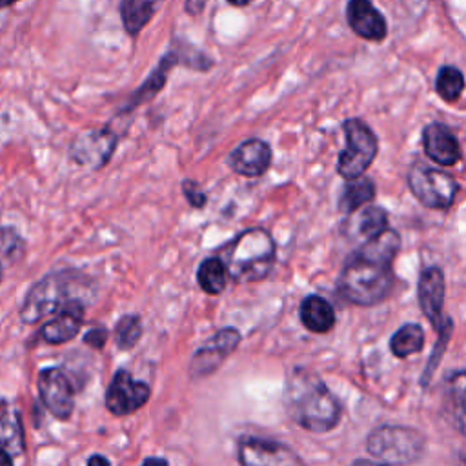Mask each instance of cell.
Here are the masks:
<instances>
[{
  "label": "cell",
  "mask_w": 466,
  "mask_h": 466,
  "mask_svg": "<svg viewBox=\"0 0 466 466\" xmlns=\"http://www.w3.org/2000/svg\"><path fill=\"white\" fill-rule=\"evenodd\" d=\"M399 248L400 237L390 228L366 238L360 248L348 257L340 271V295L355 306H375L386 300L393 288L391 262Z\"/></svg>",
  "instance_id": "6da1fadb"
},
{
  "label": "cell",
  "mask_w": 466,
  "mask_h": 466,
  "mask_svg": "<svg viewBox=\"0 0 466 466\" xmlns=\"http://www.w3.org/2000/svg\"><path fill=\"white\" fill-rule=\"evenodd\" d=\"M284 408L297 426L311 433L331 431L342 415L339 399L317 373L306 368H293L288 375Z\"/></svg>",
  "instance_id": "7a4b0ae2"
},
{
  "label": "cell",
  "mask_w": 466,
  "mask_h": 466,
  "mask_svg": "<svg viewBox=\"0 0 466 466\" xmlns=\"http://www.w3.org/2000/svg\"><path fill=\"white\" fill-rule=\"evenodd\" d=\"M275 257L277 248L271 235L262 228H249L224 248L222 262L235 282H258L273 269Z\"/></svg>",
  "instance_id": "3957f363"
},
{
  "label": "cell",
  "mask_w": 466,
  "mask_h": 466,
  "mask_svg": "<svg viewBox=\"0 0 466 466\" xmlns=\"http://www.w3.org/2000/svg\"><path fill=\"white\" fill-rule=\"evenodd\" d=\"M80 277L73 271H56L35 282L20 306L22 322L36 324L58 311L67 300L78 299L75 291L82 288Z\"/></svg>",
  "instance_id": "277c9868"
},
{
  "label": "cell",
  "mask_w": 466,
  "mask_h": 466,
  "mask_svg": "<svg viewBox=\"0 0 466 466\" xmlns=\"http://www.w3.org/2000/svg\"><path fill=\"white\" fill-rule=\"evenodd\" d=\"M424 435L408 426L384 424L375 428L366 441L368 453L388 464H410L422 457L424 453Z\"/></svg>",
  "instance_id": "5b68a950"
},
{
  "label": "cell",
  "mask_w": 466,
  "mask_h": 466,
  "mask_svg": "<svg viewBox=\"0 0 466 466\" xmlns=\"http://www.w3.org/2000/svg\"><path fill=\"white\" fill-rule=\"evenodd\" d=\"M344 129V149L339 155L337 171L342 178H355L364 175L366 169L373 164L379 140L371 127L360 118H348L342 124Z\"/></svg>",
  "instance_id": "8992f818"
},
{
  "label": "cell",
  "mask_w": 466,
  "mask_h": 466,
  "mask_svg": "<svg viewBox=\"0 0 466 466\" xmlns=\"http://www.w3.org/2000/svg\"><path fill=\"white\" fill-rule=\"evenodd\" d=\"M408 187L411 195L426 208L448 209L459 195V182L446 171L415 164L408 171Z\"/></svg>",
  "instance_id": "52a82bcc"
},
{
  "label": "cell",
  "mask_w": 466,
  "mask_h": 466,
  "mask_svg": "<svg viewBox=\"0 0 466 466\" xmlns=\"http://www.w3.org/2000/svg\"><path fill=\"white\" fill-rule=\"evenodd\" d=\"M240 344V333L235 328H222L208 339L189 359V377L193 380L209 377Z\"/></svg>",
  "instance_id": "ba28073f"
},
{
  "label": "cell",
  "mask_w": 466,
  "mask_h": 466,
  "mask_svg": "<svg viewBox=\"0 0 466 466\" xmlns=\"http://www.w3.org/2000/svg\"><path fill=\"white\" fill-rule=\"evenodd\" d=\"M116 142L118 137L111 129H86L73 138L69 146V157L78 166L87 169H100L113 157Z\"/></svg>",
  "instance_id": "9c48e42d"
},
{
  "label": "cell",
  "mask_w": 466,
  "mask_h": 466,
  "mask_svg": "<svg viewBox=\"0 0 466 466\" xmlns=\"http://www.w3.org/2000/svg\"><path fill=\"white\" fill-rule=\"evenodd\" d=\"M40 400L46 410L58 420H67L75 410V390L60 368H44L36 380Z\"/></svg>",
  "instance_id": "30bf717a"
},
{
  "label": "cell",
  "mask_w": 466,
  "mask_h": 466,
  "mask_svg": "<svg viewBox=\"0 0 466 466\" xmlns=\"http://www.w3.org/2000/svg\"><path fill=\"white\" fill-rule=\"evenodd\" d=\"M149 400V386L135 380L127 370H118L106 391V408L115 417H126Z\"/></svg>",
  "instance_id": "8fae6325"
},
{
  "label": "cell",
  "mask_w": 466,
  "mask_h": 466,
  "mask_svg": "<svg viewBox=\"0 0 466 466\" xmlns=\"http://www.w3.org/2000/svg\"><path fill=\"white\" fill-rule=\"evenodd\" d=\"M238 462L244 466L300 464L302 459L284 442L264 437H244L238 441Z\"/></svg>",
  "instance_id": "7c38bea8"
},
{
  "label": "cell",
  "mask_w": 466,
  "mask_h": 466,
  "mask_svg": "<svg viewBox=\"0 0 466 466\" xmlns=\"http://www.w3.org/2000/svg\"><path fill=\"white\" fill-rule=\"evenodd\" d=\"M86 306L80 299L67 300L53 317L40 328V339L47 344H64L75 339L84 324Z\"/></svg>",
  "instance_id": "4fadbf2b"
},
{
  "label": "cell",
  "mask_w": 466,
  "mask_h": 466,
  "mask_svg": "<svg viewBox=\"0 0 466 466\" xmlns=\"http://www.w3.org/2000/svg\"><path fill=\"white\" fill-rule=\"evenodd\" d=\"M346 22L357 36L370 42H382L388 35L386 18L371 0H348Z\"/></svg>",
  "instance_id": "5bb4252c"
},
{
  "label": "cell",
  "mask_w": 466,
  "mask_h": 466,
  "mask_svg": "<svg viewBox=\"0 0 466 466\" xmlns=\"http://www.w3.org/2000/svg\"><path fill=\"white\" fill-rule=\"evenodd\" d=\"M271 147L260 138H249L238 144L228 157V166L240 177H260L271 166Z\"/></svg>",
  "instance_id": "9a60e30c"
},
{
  "label": "cell",
  "mask_w": 466,
  "mask_h": 466,
  "mask_svg": "<svg viewBox=\"0 0 466 466\" xmlns=\"http://www.w3.org/2000/svg\"><path fill=\"white\" fill-rule=\"evenodd\" d=\"M444 273L437 266H428L422 269L419 277V286H417V299L422 313L426 319L437 328L444 315H442V306H444Z\"/></svg>",
  "instance_id": "2e32d148"
},
{
  "label": "cell",
  "mask_w": 466,
  "mask_h": 466,
  "mask_svg": "<svg viewBox=\"0 0 466 466\" xmlns=\"http://www.w3.org/2000/svg\"><path fill=\"white\" fill-rule=\"evenodd\" d=\"M422 146L426 157L439 166H453L462 155L455 133L442 122H431L422 129Z\"/></svg>",
  "instance_id": "e0dca14e"
},
{
  "label": "cell",
  "mask_w": 466,
  "mask_h": 466,
  "mask_svg": "<svg viewBox=\"0 0 466 466\" xmlns=\"http://www.w3.org/2000/svg\"><path fill=\"white\" fill-rule=\"evenodd\" d=\"M0 450L18 457L25 450L22 415L7 399H0Z\"/></svg>",
  "instance_id": "ac0fdd59"
},
{
  "label": "cell",
  "mask_w": 466,
  "mask_h": 466,
  "mask_svg": "<svg viewBox=\"0 0 466 466\" xmlns=\"http://www.w3.org/2000/svg\"><path fill=\"white\" fill-rule=\"evenodd\" d=\"M300 322L302 326L311 331V333H329L335 326V309L333 306L320 295H308L302 302H300Z\"/></svg>",
  "instance_id": "d6986e66"
},
{
  "label": "cell",
  "mask_w": 466,
  "mask_h": 466,
  "mask_svg": "<svg viewBox=\"0 0 466 466\" xmlns=\"http://www.w3.org/2000/svg\"><path fill=\"white\" fill-rule=\"evenodd\" d=\"M177 64H182L180 60V53H178V47L175 49H169L162 58L160 62L157 64V67L151 71V75L146 78V82L133 93V96L129 98V104L126 106L124 111H131L135 109L137 106L151 100L166 84V78H167V73L171 71L173 66Z\"/></svg>",
  "instance_id": "ffe728a7"
},
{
  "label": "cell",
  "mask_w": 466,
  "mask_h": 466,
  "mask_svg": "<svg viewBox=\"0 0 466 466\" xmlns=\"http://www.w3.org/2000/svg\"><path fill=\"white\" fill-rule=\"evenodd\" d=\"M375 198V184L371 178L359 175L355 178H348L344 189L339 198V209L344 215H351L360 209L364 204Z\"/></svg>",
  "instance_id": "44dd1931"
},
{
  "label": "cell",
  "mask_w": 466,
  "mask_h": 466,
  "mask_svg": "<svg viewBox=\"0 0 466 466\" xmlns=\"http://www.w3.org/2000/svg\"><path fill=\"white\" fill-rule=\"evenodd\" d=\"M157 11V0H122L120 18L129 36H137Z\"/></svg>",
  "instance_id": "7402d4cb"
},
{
  "label": "cell",
  "mask_w": 466,
  "mask_h": 466,
  "mask_svg": "<svg viewBox=\"0 0 466 466\" xmlns=\"http://www.w3.org/2000/svg\"><path fill=\"white\" fill-rule=\"evenodd\" d=\"M424 346V329L420 324L410 322L400 326L390 339V351L397 359H406L410 355H415Z\"/></svg>",
  "instance_id": "603a6c76"
},
{
  "label": "cell",
  "mask_w": 466,
  "mask_h": 466,
  "mask_svg": "<svg viewBox=\"0 0 466 466\" xmlns=\"http://www.w3.org/2000/svg\"><path fill=\"white\" fill-rule=\"evenodd\" d=\"M228 269L220 257H209L200 262L197 269V282L200 289L208 295H218L228 284Z\"/></svg>",
  "instance_id": "cb8c5ba5"
},
{
  "label": "cell",
  "mask_w": 466,
  "mask_h": 466,
  "mask_svg": "<svg viewBox=\"0 0 466 466\" xmlns=\"http://www.w3.org/2000/svg\"><path fill=\"white\" fill-rule=\"evenodd\" d=\"M435 91L444 102L455 104L464 91L462 71L455 66H442L435 78Z\"/></svg>",
  "instance_id": "d4e9b609"
},
{
  "label": "cell",
  "mask_w": 466,
  "mask_h": 466,
  "mask_svg": "<svg viewBox=\"0 0 466 466\" xmlns=\"http://www.w3.org/2000/svg\"><path fill=\"white\" fill-rule=\"evenodd\" d=\"M388 226V213L386 209H382L380 206H366L355 222V229L357 235L360 238H371L375 235H379L380 231H384Z\"/></svg>",
  "instance_id": "484cf974"
},
{
  "label": "cell",
  "mask_w": 466,
  "mask_h": 466,
  "mask_svg": "<svg viewBox=\"0 0 466 466\" xmlns=\"http://www.w3.org/2000/svg\"><path fill=\"white\" fill-rule=\"evenodd\" d=\"M435 329H437V333H439V340L435 342L433 351H431V357H430V360H428V366H426V370H424V373H422V377H420V384H422V386H428V382L431 380V377H433V373H435V370H437V366H439V362H441V359H442V355H444V350H446V346H448L450 335H451V331H453V322H451V319L444 317L442 322H441Z\"/></svg>",
  "instance_id": "4316f807"
},
{
  "label": "cell",
  "mask_w": 466,
  "mask_h": 466,
  "mask_svg": "<svg viewBox=\"0 0 466 466\" xmlns=\"http://www.w3.org/2000/svg\"><path fill=\"white\" fill-rule=\"evenodd\" d=\"M142 337V322L137 315H124L115 326V342L118 350L133 348Z\"/></svg>",
  "instance_id": "83f0119b"
},
{
  "label": "cell",
  "mask_w": 466,
  "mask_h": 466,
  "mask_svg": "<svg viewBox=\"0 0 466 466\" xmlns=\"http://www.w3.org/2000/svg\"><path fill=\"white\" fill-rule=\"evenodd\" d=\"M24 248H25V242L22 235L16 231V228L13 226L0 228V255L5 260H9L11 264L20 260L24 255Z\"/></svg>",
  "instance_id": "f1b7e54d"
},
{
  "label": "cell",
  "mask_w": 466,
  "mask_h": 466,
  "mask_svg": "<svg viewBox=\"0 0 466 466\" xmlns=\"http://www.w3.org/2000/svg\"><path fill=\"white\" fill-rule=\"evenodd\" d=\"M448 384L451 386V391H448V399L451 400V417L457 419L459 430H464V371L459 370L448 379Z\"/></svg>",
  "instance_id": "f546056e"
},
{
  "label": "cell",
  "mask_w": 466,
  "mask_h": 466,
  "mask_svg": "<svg viewBox=\"0 0 466 466\" xmlns=\"http://www.w3.org/2000/svg\"><path fill=\"white\" fill-rule=\"evenodd\" d=\"M182 193H184L186 200L193 208H202L206 204V195H204V191L198 187V184L195 180H184Z\"/></svg>",
  "instance_id": "4dcf8cb0"
},
{
  "label": "cell",
  "mask_w": 466,
  "mask_h": 466,
  "mask_svg": "<svg viewBox=\"0 0 466 466\" xmlns=\"http://www.w3.org/2000/svg\"><path fill=\"white\" fill-rule=\"evenodd\" d=\"M107 340V329L106 328H91L86 335H84V342L95 350H102L106 346Z\"/></svg>",
  "instance_id": "1f68e13d"
},
{
  "label": "cell",
  "mask_w": 466,
  "mask_h": 466,
  "mask_svg": "<svg viewBox=\"0 0 466 466\" xmlns=\"http://www.w3.org/2000/svg\"><path fill=\"white\" fill-rule=\"evenodd\" d=\"M206 0H186V13L189 15H200L204 9Z\"/></svg>",
  "instance_id": "d6a6232c"
},
{
  "label": "cell",
  "mask_w": 466,
  "mask_h": 466,
  "mask_svg": "<svg viewBox=\"0 0 466 466\" xmlns=\"http://www.w3.org/2000/svg\"><path fill=\"white\" fill-rule=\"evenodd\" d=\"M15 462V457H11L7 451L0 450V466H11Z\"/></svg>",
  "instance_id": "836d02e7"
},
{
  "label": "cell",
  "mask_w": 466,
  "mask_h": 466,
  "mask_svg": "<svg viewBox=\"0 0 466 466\" xmlns=\"http://www.w3.org/2000/svg\"><path fill=\"white\" fill-rule=\"evenodd\" d=\"M87 464H89V466H91V464H109V461H107L106 457H102V455H93V457L87 459Z\"/></svg>",
  "instance_id": "e575fe53"
},
{
  "label": "cell",
  "mask_w": 466,
  "mask_h": 466,
  "mask_svg": "<svg viewBox=\"0 0 466 466\" xmlns=\"http://www.w3.org/2000/svg\"><path fill=\"white\" fill-rule=\"evenodd\" d=\"M229 5H233V7H246V5H249V4H253L255 0H226Z\"/></svg>",
  "instance_id": "d590c367"
},
{
  "label": "cell",
  "mask_w": 466,
  "mask_h": 466,
  "mask_svg": "<svg viewBox=\"0 0 466 466\" xmlns=\"http://www.w3.org/2000/svg\"><path fill=\"white\" fill-rule=\"evenodd\" d=\"M144 464H167V461L160 459V457H147V459H144Z\"/></svg>",
  "instance_id": "8d00e7d4"
},
{
  "label": "cell",
  "mask_w": 466,
  "mask_h": 466,
  "mask_svg": "<svg viewBox=\"0 0 466 466\" xmlns=\"http://www.w3.org/2000/svg\"><path fill=\"white\" fill-rule=\"evenodd\" d=\"M15 2H18V0H0V9H2V7H9V5H13Z\"/></svg>",
  "instance_id": "74e56055"
},
{
  "label": "cell",
  "mask_w": 466,
  "mask_h": 466,
  "mask_svg": "<svg viewBox=\"0 0 466 466\" xmlns=\"http://www.w3.org/2000/svg\"><path fill=\"white\" fill-rule=\"evenodd\" d=\"M4 280V264H2V260H0V282Z\"/></svg>",
  "instance_id": "f35d334b"
}]
</instances>
